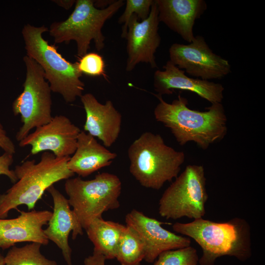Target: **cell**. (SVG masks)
<instances>
[{"instance_id":"18","label":"cell","mask_w":265,"mask_h":265,"mask_svg":"<svg viewBox=\"0 0 265 265\" xmlns=\"http://www.w3.org/2000/svg\"><path fill=\"white\" fill-rule=\"evenodd\" d=\"M159 22L191 43L194 39L193 26L207 9L204 0H155Z\"/></svg>"},{"instance_id":"13","label":"cell","mask_w":265,"mask_h":265,"mask_svg":"<svg viewBox=\"0 0 265 265\" xmlns=\"http://www.w3.org/2000/svg\"><path fill=\"white\" fill-rule=\"evenodd\" d=\"M126 225L137 233L145 248L144 260L153 263L162 252L190 245L189 238L178 235L161 226L164 223L133 209L125 217Z\"/></svg>"},{"instance_id":"7","label":"cell","mask_w":265,"mask_h":265,"mask_svg":"<svg viewBox=\"0 0 265 265\" xmlns=\"http://www.w3.org/2000/svg\"><path fill=\"white\" fill-rule=\"evenodd\" d=\"M64 189L68 202L82 229L108 210L118 208L122 183L116 175L103 172L91 180L77 177L66 180Z\"/></svg>"},{"instance_id":"8","label":"cell","mask_w":265,"mask_h":265,"mask_svg":"<svg viewBox=\"0 0 265 265\" xmlns=\"http://www.w3.org/2000/svg\"><path fill=\"white\" fill-rule=\"evenodd\" d=\"M208 197L204 167L188 165L162 194L159 213L162 217L173 220L203 218Z\"/></svg>"},{"instance_id":"9","label":"cell","mask_w":265,"mask_h":265,"mask_svg":"<svg viewBox=\"0 0 265 265\" xmlns=\"http://www.w3.org/2000/svg\"><path fill=\"white\" fill-rule=\"evenodd\" d=\"M26 67V76L23 92L12 104V110L16 116L20 115L23 125L16 134L20 141L33 128L48 123L52 116L51 89L45 79L42 67L26 55L23 58Z\"/></svg>"},{"instance_id":"19","label":"cell","mask_w":265,"mask_h":265,"mask_svg":"<svg viewBox=\"0 0 265 265\" xmlns=\"http://www.w3.org/2000/svg\"><path fill=\"white\" fill-rule=\"evenodd\" d=\"M68 162V169L82 177L109 166L117 155L100 144L96 138L84 131L78 136L77 147Z\"/></svg>"},{"instance_id":"14","label":"cell","mask_w":265,"mask_h":265,"mask_svg":"<svg viewBox=\"0 0 265 265\" xmlns=\"http://www.w3.org/2000/svg\"><path fill=\"white\" fill-rule=\"evenodd\" d=\"M163 69L157 70L154 74L153 85L157 95H171L179 89L194 93L211 104L222 103L224 88L221 84L188 77L169 60Z\"/></svg>"},{"instance_id":"12","label":"cell","mask_w":265,"mask_h":265,"mask_svg":"<svg viewBox=\"0 0 265 265\" xmlns=\"http://www.w3.org/2000/svg\"><path fill=\"white\" fill-rule=\"evenodd\" d=\"M80 132L66 116L56 115L48 123L29 133L19 145L21 147L30 145L32 155L49 151L56 157H70L76 151Z\"/></svg>"},{"instance_id":"21","label":"cell","mask_w":265,"mask_h":265,"mask_svg":"<svg viewBox=\"0 0 265 265\" xmlns=\"http://www.w3.org/2000/svg\"><path fill=\"white\" fill-rule=\"evenodd\" d=\"M145 256L141 239L131 227L126 225L120 238L115 259L121 265H140Z\"/></svg>"},{"instance_id":"29","label":"cell","mask_w":265,"mask_h":265,"mask_svg":"<svg viewBox=\"0 0 265 265\" xmlns=\"http://www.w3.org/2000/svg\"><path fill=\"white\" fill-rule=\"evenodd\" d=\"M53 2L58 5L68 10L72 7L73 5L75 3L76 0H54Z\"/></svg>"},{"instance_id":"30","label":"cell","mask_w":265,"mask_h":265,"mask_svg":"<svg viewBox=\"0 0 265 265\" xmlns=\"http://www.w3.org/2000/svg\"><path fill=\"white\" fill-rule=\"evenodd\" d=\"M115 0H94V6L98 8L100 7H107L112 4Z\"/></svg>"},{"instance_id":"28","label":"cell","mask_w":265,"mask_h":265,"mask_svg":"<svg viewBox=\"0 0 265 265\" xmlns=\"http://www.w3.org/2000/svg\"><path fill=\"white\" fill-rule=\"evenodd\" d=\"M106 259L101 253L94 250L93 255L84 260V265H105Z\"/></svg>"},{"instance_id":"24","label":"cell","mask_w":265,"mask_h":265,"mask_svg":"<svg viewBox=\"0 0 265 265\" xmlns=\"http://www.w3.org/2000/svg\"><path fill=\"white\" fill-rule=\"evenodd\" d=\"M154 0H127L124 12L119 17L118 23L124 25L121 33L122 38H126L128 26L131 17L136 15L141 21L146 19L149 16Z\"/></svg>"},{"instance_id":"3","label":"cell","mask_w":265,"mask_h":265,"mask_svg":"<svg viewBox=\"0 0 265 265\" xmlns=\"http://www.w3.org/2000/svg\"><path fill=\"white\" fill-rule=\"evenodd\" d=\"M70 158L56 157L46 151L37 163L34 159L26 160L16 165L14 170L16 182L0 195V218L7 217L11 210L20 205L33 210L45 190L55 183L74 176L67 167Z\"/></svg>"},{"instance_id":"15","label":"cell","mask_w":265,"mask_h":265,"mask_svg":"<svg viewBox=\"0 0 265 265\" xmlns=\"http://www.w3.org/2000/svg\"><path fill=\"white\" fill-rule=\"evenodd\" d=\"M12 219L0 218V248H10L22 242H38L47 245L49 239L43 227L47 225L52 212L47 210L20 211Z\"/></svg>"},{"instance_id":"27","label":"cell","mask_w":265,"mask_h":265,"mask_svg":"<svg viewBox=\"0 0 265 265\" xmlns=\"http://www.w3.org/2000/svg\"><path fill=\"white\" fill-rule=\"evenodd\" d=\"M0 148L4 152L14 154L16 152L15 146L7 135L6 132L0 123Z\"/></svg>"},{"instance_id":"25","label":"cell","mask_w":265,"mask_h":265,"mask_svg":"<svg viewBox=\"0 0 265 265\" xmlns=\"http://www.w3.org/2000/svg\"><path fill=\"white\" fill-rule=\"evenodd\" d=\"M78 69L82 74L91 77L103 76L108 80L105 71V64L103 57L94 53H87L77 62Z\"/></svg>"},{"instance_id":"31","label":"cell","mask_w":265,"mask_h":265,"mask_svg":"<svg viewBox=\"0 0 265 265\" xmlns=\"http://www.w3.org/2000/svg\"><path fill=\"white\" fill-rule=\"evenodd\" d=\"M0 265H4V256L0 252Z\"/></svg>"},{"instance_id":"6","label":"cell","mask_w":265,"mask_h":265,"mask_svg":"<svg viewBox=\"0 0 265 265\" xmlns=\"http://www.w3.org/2000/svg\"><path fill=\"white\" fill-rule=\"evenodd\" d=\"M94 3L93 0H76L75 8L70 16L64 21L53 22L49 29L56 44L75 41L80 57L87 53L92 40L98 51L103 49L105 37L102 27L124 4V0H117L106 8L99 9Z\"/></svg>"},{"instance_id":"5","label":"cell","mask_w":265,"mask_h":265,"mask_svg":"<svg viewBox=\"0 0 265 265\" xmlns=\"http://www.w3.org/2000/svg\"><path fill=\"white\" fill-rule=\"evenodd\" d=\"M48 31L45 26H24L22 33L26 55L42 67L51 91L60 94L66 103H73L84 90L85 84L80 79L82 74L77 62L66 60L57 52L56 47L43 38V33Z\"/></svg>"},{"instance_id":"23","label":"cell","mask_w":265,"mask_h":265,"mask_svg":"<svg viewBox=\"0 0 265 265\" xmlns=\"http://www.w3.org/2000/svg\"><path fill=\"white\" fill-rule=\"evenodd\" d=\"M154 265H199L195 248L190 245L164 251L158 257Z\"/></svg>"},{"instance_id":"22","label":"cell","mask_w":265,"mask_h":265,"mask_svg":"<svg viewBox=\"0 0 265 265\" xmlns=\"http://www.w3.org/2000/svg\"><path fill=\"white\" fill-rule=\"evenodd\" d=\"M42 244L30 242L22 247H11L4 257V265H58L40 252Z\"/></svg>"},{"instance_id":"26","label":"cell","mask_w":265,"mask_h":265,"mask_svg":"<svg viewBox=\"0 0 265 265\" xmlns=\"http://www.w3.org/2000/svg\"><path fill=\"white\" fill-rule=\"evenodd\" d=\"M14 161L13 154L4 152L0 156V175L6 176L13 183L17 179L14 171L10 169V166Z\"/></svg>"},{"instance_id":"16","label":"cell","mask_w":265,"mask_h":265,"mask_svg":"<svg viewBox=\"0 0 265 265\" xmlns=\"http://www.w3.org/2000/svg\"><path fill=\"white\" fill-rule=\"evenodd\" d=\"M80 101L86 113L83 128L109 147L117 140L121 129L122 116L110 100L100 103L90 93L82 94Z\"/></svg>"},{"instance_id":"1","label":"cell","mask_w":265,"mask_h":265,"mask_svg":"<svg viewBox=\"0 0 265 265\" xmlns=\"http://www.w3.org/2000/svg\"><path fill=\"white\" fill-rule=\"evenodd\" d=\"M159 103L154 114L157 121L168 128L180 145L193 141L207 149L221 141L227 133V118L222 103L212 104L206 111L191 109L188 100L179 94L171 103L156 95Z\"/></svg>"},{"instance_id":"11","label":"cell","mask_w":265,"mask_h":265,"mask_svg":"<svg viewBox=\"0 0 265 265\" xmlns=\"http://www.w3.org/2000/svg\"><path fill=\"white\" fill-rule=\"evenodd\" d=\"M159 12L154 0L148 17L138 21L136 15L130 18L126 37L128 54L126 70L132 71L141 62L158 68L155 54L161 42L159 33Z\"/></svg>"},{"instance_id":"17","label":"cell","mask_w":265,"mask_h":265,"mask_svg":"<svg viewBox=\"0 0 265 265\" xmlns=\"http://www.w3.org/2000/svg\"><path fill=\"white\" fill-rule=\"evenodd\" d=\"M47 190L53 198V210L44 234L61 250L67 265H73L72 249L68 241L69 234L72 232V238L75 239L79 235H83V229L71 209L68 199L53 185Z\"/></svg>"},{"instance_id":"10","label":"cell","mask_w":265,"mask_h":265,"mask_svg":"<svg viewBox=\"0 0 265 265\" xmlns=\"http://www.w3.org/2000/svg\"><path fill=\"white\" fill-rule=\"evenodd\" d=\"M169 54L173 64L197 79H221L231 72L229 61L213 53L201 35L187 45L172 44Z\"/></svg>"},{"instance_id":"2","label":"cell","mask_w":265,"mask_h":265,"mask_svg":"<svg viewBox=\"0 0 265 265\" xmlns=\"http://www.w3.org/2000/svg\"><path fill=\"white\" fill-rule=\"evenodd\" d=\"M172 229L192 238L201 247L200 265H214L217 258L225 256L242 262L252 256L251 227L243 218L218 222L200 218L188 223L177 222Z\"/></svg>"},{"instance_id":"4","label":"cell","mask_w":265,"mask_h":265,"mask_svg":"<svg viewBox=\"0 0 265 265\" xmlns=\"http://www.w3.org/2000/svg\"><path fill=\"white\" fill-rule=\"evenodd\" d=\"M130 172L143 187L160 189L179 175L185 154L166 145L162 136L142 133L128 148Z\"/></svg>"},{"instance_id":"20","label":"cell","mask_w":265,"mask_h":265,"mask_svg":"<svg viewBox=\"0 0 265 265\" xmlns=\"http://www.w3.org/2000/svg\"><path fill=\"white\" fill-rule=\"evenodd\" d=\"M126 226L105 220L102 217L94 219L85 229L94 250L102 254L106 260L115 259L118 246Z\"/></svg>"}]
</instances>
